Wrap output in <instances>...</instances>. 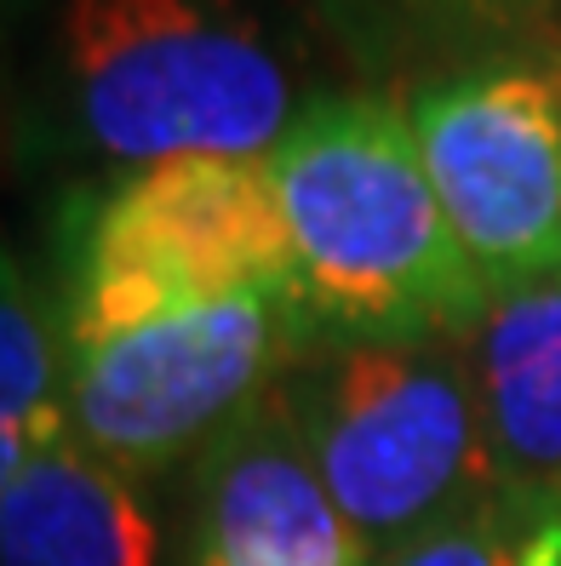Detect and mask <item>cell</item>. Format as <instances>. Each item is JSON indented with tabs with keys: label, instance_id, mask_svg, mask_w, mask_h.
<instances>
[{
	"label": "cell",
	"instance_id": "cell-1",
	"mask_svg": "<svg viewBox=\"0 0 561 566\" xmlns=\"http://www.w3.org/2000/svg\"><path fill=\"white\" fill-rule=\"evenodd\" d=\"M292 304L339 344H458L492 310L424 172L407 109L315 104L270 149Z\"/></svg>",
	"mask_w": 561,
	"mask_h": 566
},
{
	"label": "cell",
	"instance_id": "cell-5",
	"mask_svg": "<svg viewBox=\"0 0 561 566\" xmlns=\"http://www.w3.org/2000/svg\"><path fill=\"white\" fill-rule=\"evenodd\" d=\"M304 326L287 292H236L81 338L70 344V429L126 475L167 470L263 401Z\"/></svg>",
	"mask_w": 561,
	"mask_h": 566
},
{
	"label": "cell",
	"instance_id": "cell-3",
	"mask_svg": "<svg viewBox=\"0 0 561 566\" xmlns=\"http://www.w3.org/2000/svg\"><path fill=\"white\" fill-rule=\"evenodd\" d=\"M292 412L326 497L373 560L505 486L476 373L453 344H344Z\"/></svg>",
	"mask_w": 561,
	"mask_h": 566
},
{
	"label": "cell",
	"instance_id": "cell-10",
	"mask_svg": "<svg viewBox=\"0 0 561 566\" xmlns=\"http://www.w3.org/2000/svg\"><path fill=\"white\" fill-rule=\"evenodd\" d=\"M58 436H70V338L23 263L0 252V492Z\"/></svg>",
	"mask_w": 561,
	"mask_h": 566
},
{
	"label": "cell",
	"instance_id": "cell-9",
	"mask_svg": "<svg viewBox=\"0 0 561 566\" xmlns=\"http://www.w3.org/2000/svg\"><path fill=\"white\" fill-rule=\"evenodd\" d=\"M470 373L499 481L561 492V275L492 297Z\"/></svg>",
	"mask_w": 561,
	"mask_h": 566
},
{
	"label": "cell",
	"instance_id": "cell-12",
	"mask_svg": "<svg viewBox=\"0 0 561 566\" xmlns=\"http://www.w3.org/2000/svg\"><path fill=\"white\" fill-rule=\"evenodd\" d=\"M413 7L465 18V23H481V29H510V23H521V18H533L544 0H413Z\"/></svg>",
	"mask_w": 561,
	"mask_h": 566
},
{
	"label": "cell",
	"instance_id": "cell-4",
	"mask_svg": "<svg viewBox=\"0 0 561 566\" xmlns=\"http://www.w3.org/2000/svg\"><path fill=\"white\" fill-rule=\"evenodd\" d=\"M236 292L292 297V241L270 155H178L132 166L81 235L63 338H110Z\"/></svg>",
	"mask_w": 561,
	"mask_h": 566
},
{
	"label": "cell",
	"instance_id": "cell-2",
	"mask_svg": "<svg viewBox=\"0 0 561 566\" xmlns=\"http://www.w3.org/2000/svg\"><path fill=\"white\" fill-rule=\"evenodd\" d=\"M63 57L86 138L126 166L270 155L299 120L281 57L207 0H70Z\"/></svg>",
	"mask_w": 561,
	"mask_h": 566
},
{
	"label": "cell",
	"instance_id": "cell-13",
	"mask_svg": "<svg viewBox=\"0 0 561 566\" xmlns=\"http://www.w3.org/2000/svg\"><path fill=\"white\" fill-rule=\"evenodd\" d=\"M550 81H555V97H561V52H555V63H550Z\"/></svg>",
	"mask_w": 561,
	"mask_h": 566
},
{
	"label": "cell",
	"instance_id": "cell-8",
	"mask_svg": "<svg viewBox=\"0 0 561 566\" xmlns=\"http://www.w3.org/2000/svg\"><path fill=\"white\" fill-rule=\"evenodd\" d=\"M0 566H160V526L138 475L75 429L58 436L0 492Z\"/></svg>",
	"mask_w": 561,
	"mask_h": 566
},
{
	"label": "cell",
	"instance_id": "cell-6",
	"mask_svg": "<svg viewBox=\"0 0 561 566\" xmlns=\"http://www.w3.org/2000/svg\"><path fill=\"white\" fill-rule=\"evenodd\" d=\"M413 138L492 292L561 275V97L550 70H476L413 97Z\"/></svg>",
	"mask_w": 561,
	"mask_h": 566
},
{
	"label": "cell",
	"instance_id": "cell-7",
	"mask_svg": "<svg viewBox=\"0 0 561 566\" xmlns=\"http://www.w3.org/2000/svg\"><path fill=\"white\" fill-rule=\"evenodd\" d=\"M178 566H373L315 475L292 401H258L212 441Z\"/></svg>",
	"mask_w": 561,
	"mask_h": 566
},
{
	"label": "cell",
	"instance_id": "cell-11",
	"mask_svg": "<svg viewBox=\"0 0 561 566\" xmlns=\"http://www.w3.org/2000/svg\"><path fill=\"white\" fill-rule=\"evenodd\" d=\"M373 566H561V492L505 481Z\"/></svg>",
	"mask_w": 561,
	"mask_h": 566
}]
</instances>
